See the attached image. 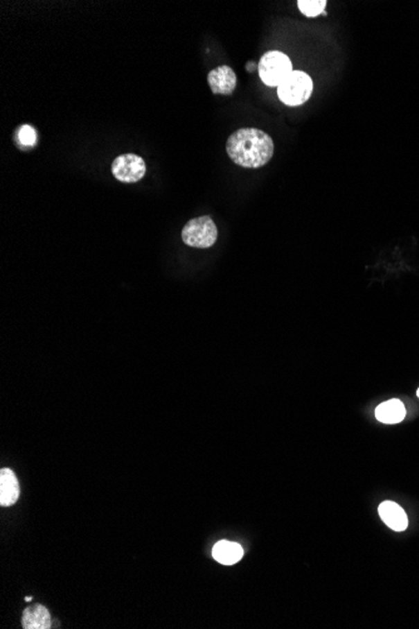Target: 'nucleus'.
<instances>
[{"label": "nucleus", "instance_id": "obj_1", "mask_svg": "<svg viewBox=\"0 0 419 629\" xmlns=\"http://www.w3.org/2000/svg\"><path fill=\"white\" fill-rule=\"evenodd\" d=\"M274 141L259 128H240L229 137L226 153L233 164L244 169H260L274 156Z\"/></svg>", "mask_w": 419, "mask_h": 629}, {"label": "nucleus", "instance_id": "obj_2", "mask_svg": "<svg viewBox=\"0 0 419 629\" xmlns=\"http://www.w3.org/2000/svg\"><path fill=\"white\" fill-rule=\"evenodd\" d=\"M314 85L309 74L293 71L278 87L279 100L287 106H300L312 97Z\"/></svg>", "mask_w": 419, "mask_h": 629}, {"label": "nucleus", "instance_id": "obj_3", "mask_svg": "<svg viewBox=\"0 0 419 629\" xmlns=\"http://www.w3.org/2000/svg\"><path fill=\"white\" fill-rule=\"evenodd\" d=\"M181 236L184 243L190 248L207 249L216 243L219 232L213 220L210 216L204 215L190 220L186 225L184 226Z\"/></svg>", "mask_w": 419, "mask_h": 629}, {"label": "nucleus", "instance_id": "obj_4", "mask_svg": "<svg viewBox=\"0 0 419 629\" xmlns=\"http://www.w3.org/2000/svg\"><path fill=\"white\" fill-rule=\"evenodd\" d=\"M259 76L261 80L270 87H279L280 83L293 72L292 60L279 51H271L260 60Z\"/></svg>", "mask_w": 419, "mask_h": 629}, {"label": "nucleus", "instance_id": "obj_5", "mask_svg": "<svg viewBox=\"0 0 419 629\" xmlns=\"http://www.w3.org/2000/svg\"><path fill=\"white\" fill-rule=\"evenodd\" d=\"M111 170L114 179L118 180L120 182L134 184L145 178L146 162L139 155L125 153L114 159Z\"/></svg>", "mask_w": 419, "mask_h": 629}, {"label": "nucleus", "instance_id": "obj_6", "mask_svg": "<svg viewBox=\"0 0 419 629\" xmlns=\"http://www.w3.org/2000/svg\"><path fill=\"white\" fill-rule=\"evenodd\" d=\"M207 82L213 94L230 96L238 86V77L231 67L220 66L208 74Z\"/></svg>", "mask_w": 419, "mask_h": 629}, {"label": "nucleus", "instance_id": "obj_7", "mask_svg": "<svg viewBox=\"0 0 419 629\" xmlns=\"http://www.w3.org/2000/svg\"><path fill=\"white\" fill-rule=\"evenodd\" d=\"M380 515L383 523L394 531H403L408 526L406 511L403 510L398 503L393 501L380 503Z\"/></svg>", "mask_w": 419, "mask_h": 629}, {"label": "nucleus", "instance_id": "obj_8", "mask_svg": "<svg viewBox=\"0 0 419 629\" xmlns=\"http://www.w3.org/2000/svg\"><path fill=\"white\" fill-rule=\"evenodd\" d=\"M19 497V483L10 469L0 471V505L12 506Z\"/></svg>", "mask_w": 419, "mask_h": 629}, {"label": "nucleus", "instance_id": "obj_9", "mask_svg": "<svg viewBox=\"0 0 419 629\" xmlns=\"http://www.w3.org/2000/svg\"><path fill=\"white\" fill-rule=\"evenodd\" d=\"M23 628L26 629H49L52 626L51 614L47 608L42 604H34L28 607L23 612Z\"/></svg>", "mask_w": 419, "mask_h": 629}, {"label": "nucleus", "instance_id": "obj_10", "mask_svg": "<svg viewBox=\"0 0 419 629\" xmlns=\"http://www.w3.org/2000/svg\"><path fill=\"white\" fill-rule=\"evenodd\" d=\"M375 417L383 424H400L406 417V407L400 399L386 401L377 407Z\"/></svg>", "mask_w": 419, "mask_h": 629}, {"label": "nucleus", "instance_id": "obj_11", "mask_svg": "<svg viewBox=\"0 0 419 629\" xmlns=\"http://www.w3.org/2000/svg\"><path fill=\"white\" fill-rule=\"evenodd\" d=\"M244 555V550L241 545L227 540H221L215 544L213 549V559L224 565H233L241 560Z\"/></svg>", "mask_w": 419, "mask_h": 629}, {"label": "nucleus", "instance_id": "obj_12", "mask_svg": "<svg viewBox=\"0 0 419 629\" xmlns=\"http://www.w3.org/2000/svg\"><path fill=\"white\" fill-rule=\"evenodd\" d=\"M326 7V0H299L298 8L300 12L307 18H315L319 14L324 13Z\"/></svg>", "mask_w": 419, "mask_h": 629}, {"label": "nucleus", "instance_id": "obj_13", "mask_svg": "<svg viewBox=\"0 0 419 629\" xmlns=\"http://www.w3.org/2000/svg\"><path fill=\"white\" fill-rule=\"evenodd\" d=\"M17 139L19 141L20 147L32 148V147L35 146L38 136H37V131L30 125H23L18 130Z\"/></svg>", "mask_w": 419, "mask_h": 629}, {"label": "nucleus", "instance_id": "obj_14", "mask_svg": "<svg viewBox=\"0 0 419 629\" xmlns=\"http://www.w3.org/2000/svg\"><path fill=\"white\" fill-rule=\"evenodd\" d=\"M253 63H247V71H250V72H251V71H253Z\"/></svg>", "mask_w": 419, "mask_h": 629}, {"label": "nucleus", "instance_id": "obj_15", "mask_svg": "<svg viewBox=\"0 0 419 629\" xmlns=\"http://www.w3.org/2000/svg\"><path fill=\"white\" fill-rule=\"evenodd\" d=\"M30 601H32V596H27V598H26V602H30Z\"/></svg>", "mask_w": 419, "mask_h": 629}, {"label": "nucleus", "instance_id": "obj_16", "mask_svg": "<svg viewBox=\"0 0 419 629\" xmlns=\"http://www.w3.org/2000/svg\"><path fill=\"white\" fill-rule=\"evenodd\" d=\"M417 396H418V398H419V390H418V391H417Z\"/></svg>", "mask_w": 419, "mask_h": 629}]
</instances>
